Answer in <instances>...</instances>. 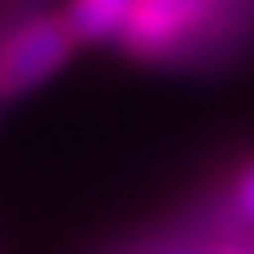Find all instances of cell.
Wrapping results in <instances>:
<instances>
[{
	"label": "cell",
	"instance_id": "1",
	"mask_svg": "<svg viewBox=\"0 0 254 254\" xmlns=\"http://www.w3.org/2000/svg\"><path fill=\"white\" fill-rule=\"evenodd\" d=\"M250 14V0H136L118 46L141 64H190L232 50Z\"/></svg>",
	"mask_w": 254,
	"mask_h": 254
},
{
	"label": "cell",
	"instance_id": "2",
	"mask_svg": "<svg viewBox=\"0 0 254 254\" xmlns=\"http://www.w3.org/2000/svg\"><path fill=\"white\" fill-rule=\"evenodd\" d=\"M77 37L64 14H50L32 0H0V105L55 77Z\"/></svg>",
	"mask_w": 254,
	"mask_h": 254
},
{
	"label": "cell",
	"instance_id": "3",
	"mask_svg": "<svg viewBox=\"0 0 254 254\" xmlns=\"http://www.w3.org/2000/svg\"><path fill=\"white\" fill-rule=\"evenodd\" d=\"M136 0H68L64 5V18H68L77 46H105L118 41L127 18H132Z\"/></svg>",
	"mask_w": 254,
	"mask_h": 254
},
{
	"label": "cell",
	"instance_id": "4",
	"mask_svg": "<svg viewBox=\"0 0 254 254\" xmlns=\"http://www.w3.org/2000/svg\"><path fill=\"white\" fill-rule=\"evenodd\" d=\"M232 209L254 227V159H250V164H241L236 177H232Z\"/></svg>",
	"mask_w": 254,
	"mask_h": 254
}]
</instances>
